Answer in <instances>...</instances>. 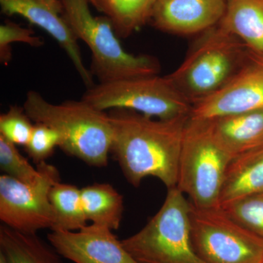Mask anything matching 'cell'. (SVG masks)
Instances as JSON below:
<instances>
[{"mask_svg":"<svg viewBox=\"0 0 263 263\" xmlns=\"http://www.w3.org/2000/svg\"><path fill=\"white\" fill-rule=\"evenodd\" d=\"M90 2H91V3H92L93 5H94V0H89Z\"/></svg>","mask_w":263,"mask_h":263,"instance_id":"cell-27","label":"cell"},{"mask_svg":"<svg viewBox=\"0 0 263 263\" xmlns=\"http://www.w3.org/2000/svg\"><path fill=\"white\" fill-rule=\"evenodd\" d=\"M263 263V262H262Z\"/></svg>","mask_w":263,"mask_h":263,"instance_id":"cell-28","label":"cell"},{"mask_svg":"<svg viewBox=\"0 0 263 263\" xmlns=\"http://www.w3.org/2000/svg\"><path fill=\"white\" fill-rule=\"evenodd\" d=\"M24 108L10 106L0 116V135L15 145L25 146L32 135L34 124Z\"/></svg>","mask_w":263,"mask_h":263,"instance_id":"cell-23","label":"cell"},{"mask_svg":"<svg viewBox=\"0 0 263 263\" xmlns=\"http://www.w3.org/2000/svg\"><path fill=\"white\" fill-rule=\"evenodd\" d=\"M49 200L56 216L53 230L76 231L87 226L81 189L58 181L52 186Z\"/></svg>","mask_w":263,"mask_h":263,"instance_id":"cell-20","label":"cell"},{"mask_svg":"<svg viewBox=\"0 0 263 263\" xmlns=\"http://www.w3.org/2000/svg\"><path fill=\"white\" fill-rule=\"evenodd\" d=\"M81 100L103 111L124 109L159 119L189 116L193 107L167 76L159 75L99 83Z\"/></svg>","mask_w":263,"mask_h":263,"instance_id":"cell-7","label":"cell"},{"mask_svg":"<svg viewBox=\"0 0 263 263\" xmlns=\"http://www.w3.org/2000/svg\"><path fill=\"white\" fill-rule=\"evenodd\" d=\"M111 152L126 179L136 187L148 176L167 189L177 185L183 132L190 115L171 119L147 117L133 110L113 109Z\"/></svg>","mask_w":263,"mask_h":263,"instance_id":"cell-1","label":"cell"},{"mask_svg":"<svg viewBox=\"0 0 263 263\" xmlns=\"http://www.w3.org/2000/svg\"><path fill=\"white\" fill-rule=\"evenodd\" d=\"M41 176L25 183L3 174L0 176V219L4 226L29 234L53 230L56 216L49 200L50 190L60 181L56 167L37 164Z\"/></svg>","mask_w":263,"mask_h":263,"instance_id":"cell-9","label":"cell"},{"mask_svg":"<svg viewBox=\"0 0 263 263\" xmlns=\"http://www.w3.org/2000/svg\"><path fill=\"white\" fill-rule=\"evenodd\" d=\"M0 252L8 263H63L61 256L37 234L0 227Z\"/></svg>","mask_w":263,"mask_h":263,"instance_id":"cell-17","label":"cell"},{"mask_svg":"<svg viewBox=\"0 0 263 263\" xmlns=\"http://www.w3.org/2000/svg\"><path fill=\"white\" fill-rule=\"evenodd\" d=\"M48 240L61 257L74 263H138L105 227L91 224L76 231L53 230Z\"/></svg>","mask_w":263,"mask_h":263,"instance_id":"cell-12","label":"cell"},{"mask_svg":"<svg viewBox=\"0 0 263 263\" xmlns=\"http://www.w3.org/2000/svg\"><path fill=\"white\" fill-rule=\"evenodd\" d=\"M61 141V136L54 129L42 123H34L28 143L24 147L37 165L46 162L53 155L55 148H60Z\"/></svg>","mask_w":263,"mask_h":263,"instance_id":"cell-24","label":"cell"},{"mask_svg":"<svg viewBox=\"0 0 263 263\" xmlns=\"http://www.w3.org/2000/svg\"><path fill=\"white\" fill-rule=\"evenodd\" d=\"M23 108L33 122L42 123L58 132L60 148L89 165L108 164L113 127L108 114L83 100L60 104L48 102L35 91H29Z\"/></svg>","mask_w":263,"mask_h":263,"instance_id":"cell-2","label":"cell"},{"mask_svg":"<svg viewBox=\"0 0 263 263\" xmlns=\"http://www.w3.org/2000/svg\"><path fill=\"white\" fill-rule=\"evenodd\" d=\"M0 168L6 176L25 183H33L41 176V171L34 168L21 155L16 145L0 135Z\"/></svg>","mask_w":263,"mask_h":263,"instance_id":"cell-22","label":"cell"},{"mask_svg":"<svg viewBox=\"0 0 263 263\" xmlns=\"http://www.w3.org/2000/svg\"><path fill=\"white\" fill-rule=\"evenodd\" d=\"M0 263H8L6 258H5L4 254L2 253V252H0Z\"/></svg>","mask_w":263,"mask_h":263,"instance_id":"cell-26","label":"cell"},{"mask_svg":"<svg viewBox=\"0 0 263 263\" xmlns=\"http://www.w3.org/2000/svg\"><path fill=\"white\" fill-rule=\"evenodd\" d=\"M190 238L205 263H262L263 239L230 217L221 207L190 202Z\"/></svg>","mask_w":263,"mask_h":263,"instance_id":"cell-8","label":"cell"},{"mask_svg":"<svg viewBox=\"0 0 263 263\" xmlns=\"http://www.w3.org/2000/svg\"><path fill=\"white\" fill-rule=\"evenodd\" d=\"M260 192H263V145L235 156L230 162L219 207Z\"/></svg>","mask_w":263,"mask_h":263,"instance_id":"cell-14","label":"cell"},{"mask_svg":"<svg viewBox=\"0 0 263 263\" xmlns=\"http://www.w3.org/2000/svg\"><path fill=\"white\" fill-rule=\"evenodd\" d=\"M249 51L239 38L218 24L202 32L181 65L166 76L193 104L226 84L243 65Z\"/></svg>","mask_w":263,"mask_h":263,"instance_id":"cell-4","label":"cell"},{"mask_svg":"<svg viewBox=\"0 0 263 263\" xmlns=\"http://www.w3.org/2000/svg\"><path fill=\"white\" fill-rule=\"evenodd\" d=\"M13 43H27L32 47H41L43 40L34 35L32 29L24 28L18 24L8 22L0 26V61L8 65L12 59L11 45Z\"/></svg>","mask_w":263,"mask_h":263,"instance_id":"cell-25","label":"cell"},{"mask_svg":"<svg viewBox=\"0 0 263 263\" xmlns=\"http://www.w3.org/2000/svg\"><path fill=\"white\" fill-rule=\"evenodd\" d=\"M211 120L216 136L234 156L263 145V109Z\"/></svg>","mask_w":263,"mask_h":263,"instance_id":"cell-15","label":"cell"},{"mask_svg":"<svg viewBox=\"0 0 263 263\" xmlns=\"http://www.w3.org/2000/svg\"><path fill=\"white\" fill-rule=\"evenodd\" d=\"M64 15L78 40L91 52V72L100 83L159 75L161 66L149 55H134L123 48L107 17H97L89 0H61Z\"/></svg>","mask_w":263,"mask_h":263,"instance_id":"cell-3","label":"cell"},{"mask_svg":"<svg viewBox=\"0 0 263 263\" xmlns=\"http://www.w3.org/2000/svg\"><path fill=\"white\" fill-rule=\"evenodd\" d=\"M235 157L216 136L211 119L189 117L176 186L195 206L219 207L226 171Z\"/></svg>","mask_w":263,"mask_h":263,"instance_id":"cell-5","label":"cell"},{"mask_svg":"<svg viewBox=\"0 0 263 263\" xmlns=\"http://www.w3.org/2000/svg\"><path fill=\"white\" fill-rule=\"evenodd\" d=\"M219 25L263 57V0H228Z\"/></svg>","mask_w":263,"mask_h":263,"instance_id":"cell-16","label":"cell"},{"mask_svg":"<svg viewBox=\"0 0 263 263\" xmlns=\"http://www.w3.org/2000/svg\"><path fill=\"white\" fill-rule=\"evenodd\" d=\"M221 208L230 217L263 239V192L235 200Z\"/></svg>","mask_w":263,"mask_h":263,"instance_id":"cell-21","label":"cell"},{"mask_svg":"<svg viewBox=\"0 0 263 263\" xmlns=\"http://www.w3.org/2000/svg\"><path fill=\"white\" fill-rule=\"evenodd\" d=\"M228 0H156L150 18L163 32L175 34L202 33L218 25Z\"/></svg>","mask_w":263,"mask_h":263,"instance_id":"cell-13","label":"cell"},{"mask_svg":"<svg viewBox=\"0 0 263 263\" xmlns=\"http://www.w3.org/2000/svg\"><path fill=\"white\" fill-rule=\"evenodd\" d=\"M2 12L18 15L46 31L68 55L87 89L94 86L93 75L85 66L78 39L64 15L61 0H0Z\"/></svg>","mask_w":263,"mask_h":263,"instance_id":"cell-11","label":"cell"},{"mask_svg":"<svg viewBox=\"0 0 263 263\" xmlns=\"http://www.w3.org/2000/svg\"><path fill=\"white\" fill-rule=\"evenodd\" d=\"M156 0H94L107 15L118 36L126 37L150 18Z\"/></svg>","mask_w":263,"mask_h":263,"instance_id":"cell-19","label":"cell"},{"mask_svg":"<svg viewBox=\"0 0 263 263\" xmlns=\"http://www.w3.org/2000/svg\"><path fill=\"white\" fill-rule=\"evenodd\" d=\"M85 215L91 224L119 229L124 203L121 194L109 183H94L81 189Z\"/></svg>","mask_w":263,"mask_h":263,"instance_id":"cell-18","label":"cell"},{"mask_svg":"<svg viewBox=\"0 0 263 263\" xmlns=\"http://www.w3.org/2000/svg\"><path fill=\"white\" fill-rule=\"evenodd\" d=\"M162 206L139 232L122 240L138 263H205L190 238V202L177 188L167 189Z\"/></svg>","mask_w":263,"mask_h":263,"instance_id":"cell-6","label":"cell"},{"mask_svg":"<svg viewBox=\"0 0 263 263\" xmlns=\"http://www.w3.org/2000/svg\"><path fill=\"white\" fill-rule=\"evenodd\" d=\"M263 109V57L249 50L239 70L216 92L193 103L190 117L214 118Z\"/></svg>","mask_w":263,"mask_h":263,"instance_id":"cell-10","label":"cell"}]
</instances>
